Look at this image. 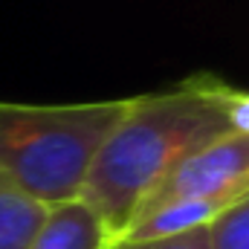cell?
<instances>
[{
	"label": "cell",
	"instance_id": "cell-2",
	"mask_svg": "<svg viewBox=\"0 0 249 249\" xmlns=\"http://www.w3.org/2000/svg\"><path fill=\"white\" fill-rule=\"evenodd\" d=\"M127 99L81 105L0 102V171L47 206L75 200Z\"/></svg>",
	"mask_w": 249,
	"mask_h": 249
},
{
	"label": "cell",
	"instance_id": "cell-7",
	"mask_svg": "<svg viewBox=\"0 0 249 249\" xmlns=\"http://www.w3.org/2000/svg\"><path fill=\"white\" fill-rule=\"evenodd\" d=\"M107 249H212V247H209V226H203V229H191V232L171 235V238H154V241L119 238Z\"/></svg>",
	"mask_w": 249,
	"mask_h": 249
},
{
	"label": "cell",
	"instance_id": "cell-5",
	"mask_svg": "<svg viewBox=\"0 0 249 249\" xmlns=\"http://www.w3.org/2000/svg\"><path fill=\"white\" fill-rule=\"evenodd\" d=\"M47 203L0 171V249H26L47 217Z\"/></svg>",
	"mask_w": 249,
	"mask_h": 249
},
{
	"label": "cell",
	"instance_id": "cell-3",
	"mask_svg": "<svg viewBox=\"0 0 249 249\" xmlns=\"http://www.w3.org/2000/svg\"><path fill=\"white\" fill-rule=\"evenodd\" d=\"M247 191H249V136L229 130V133L206 142L194 154H188L183 162H177L171 168V174L145 197L136 217L142 212H151V209H157L162 203H171V200H186V197H229V200H238Z\"/></svg>",
	"mask_w": 249,
	"mask_h": 249
},
{
	"label": "cell",
	"instance_id": "cell-6",
	"mask_svg": "<svg viewBox=\"0 0 249 249\" xmlns=\"http://www.w3.org/2000/svg\"><path fill=\"white\" fill-rule=\"evenodd\" d=\"M212 249H249V191L209 223Z\"/></svg>",
	"mask_w": 249,
	"mask_h": 249
},
{
	"label": "cell",
	"instance_id": "cell-4",
	"mask_svg": "<svg viewBox=\"0 0 249 249\" xmlns=\"http://www.w3.org/2000/svg\"><path fill=\"white\" fill-rule=\"evenodd\" d=\"M113 238L78 197L47 209L41 229L26 249H107Z\"/></svg>",
	"mask_w": 249,
	"mask_h": 249
},
{
	"label": "cell",
	"instance_id": "cell-1",
	"mask_svg": "<svg viewBox=\"0 0 249 249\" xmlns=\"http://www.w3.org/2000/svg\"><path fill=\"white\" fill-rule=\"evenodd\" d=\"M229 93L232 84L200 72L168 90L127 99L78 191V200L93 209L113 241L124 235L145 197L177 162L229 133Z\"/></svg>",
	"mask_w": 249,
	"mask_h": 249
},
{
	"label": "cell",
	"instance_id": "cell-8",
	"mask_svg": "<svg viewBox=\"0 0 249 249\" xmlns=\"http://www.w3.org/2000/svg\"><path fill=\"white\" fill-rule=\"evenodd\" d=\"M226 119H229V130L249 136V90H238L232 87L229 102H226Z\"/></svg>",
	"mask_w": 249,
	"mask_h": 249
}]
</instances>
